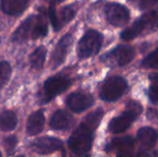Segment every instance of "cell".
<instances>
[{
  "instance_id": "8992f818",
  "label": "cell",
  "mask_w": 158,
  "mask_h": 157,
  "mask_svg": "<svg viewBox=\"0 0 158 157\" xmlns=\"http://www.w3.org/2000/svg\"><path fill=\"white\" fill-rule=\"evenodd\" d=\"M71 85V81L67 77L56 76L48 79L44 85L43 103L49 102L55 96L65 92Z\"/></svg>"
},
{
  "instance_id": "1f68e13d",
  "label": "cell",
  "mask_w": 158,
  "mask_h": 157,
  "mask_svg": "<svg viewBox=\"0 0 158 157\" xmlns=\"http://www.w3.org/2000/svg\"><path fill=\"white\" fill-rule=\"evenodd\" d=\"M18 157H24V156H18Z\"/></svg>"
},
{
  "instance_id": "3957f363",
  "label": "cell",
  "mask_w": 158,
  "mask_h": 157,
  "mask_svg": "<svg viewBox=\"0 0 158 157\" xmlns=\"http://www.w3.org/2000/svg\"><path fill=\"white\" fill-rule=\"evenodd\" d=\"M143 108L140 104L131 102L127 105V110L120 116L114 118L109 123V130L113 133H120L128 130L137 117L141 114Z\"/></svg>"
},
{
  "instance_id": "2e32d148",
  "label": "cell",
  "mask_w": 158,
  "mask_h": 157,
  "mask_svg": "<svg viewBox=\"0 0 158 157\" xmlns=\"http://www.w3.org/2000/svg\"><path fill=\"white\" fill-rule=\"evenodd\" d=\"M30 0H1V8L9 16L21 14L28 6Z\"/></svg>"
},
{
  "instance_id": "9c48e42d",
  "label": "cell",
  "mask_w": 158,
  "mask_h": 157,
  "mask_svg": "<svg viewBox=\"0 0 158 157\" xmlns=\"http://www.w3.org/2000/svg\"><path fill=\"white\" fill-rule=\"evenodd\" d=\"M32 149L40 155H49L63 148V143L56 138L42 137L36 139L31 144Z\"/></svg>"
},
{
  "instance_id": "cb8c5ba5",
  "label": "cell",
  "mask_w": 158,
  "mask_h": 157,
  "mask_svg": "<svg viewBox=\"0 0 158 157\" xmlns=\"http://www.w3.org/2000/svg\"><path fill=\"white\" fill-rule=\"evenodd\" d=\"M152 85L149 90V97L150 100L154 104L158 103V73H152L149 77Z\"/></svg>"
},
{
  "instance_id": "9a60e30c",
  "label": "cell",
  "mask_w": 158,
  "mask_h": 157,
  "mask_svg": "<svg viewBox=\"0 0 158 157\" xmlns=\"http://www.w3.org/2000/svg\"><path fill=\"white\" fill-rule=\"evenodd\" d=\"M35 19H36V17L33 15L28 17L14 31L12 35V40L14 42H23L27 40L30 35L31 37V32L33 30Z\"/></svg>"
},
{
  "instance_id": "484cf974",
  "label": "cell",
  "mask_w": 158,
  "mask_h": 157,
  "mask_svg": "<svg viewBox=\"0 0 158 157\" xmlns=\"http://www.w3.org/2000/svg\"><path fill=\"white\" fill-rule=\"evenodd\" d=\"M130 2L137 8L141 10H145L154 6L156 3H158V0H130Z\"/></svg>"
},
{
  "instance_id": "7c38bea8",
  "label": "cell",
  "mask_w": 158,
  "mask_h": 157,
  "mask_svg": "<svg viewBox=\"0 0 158 157\" xmlns=\"http://www.w3.org/2000/svg\"><path fill=\"white\" fill-rule=\"evenodd\" d=\"M138 140L141 143V152L139 154L140 157H144L145 151L152 148L157 141V131L150 127H143L138 131Z\"/></svg>"
},
{
  "instance_id": "4fadbf2b",
  "label": "cell",
  "mask_w": 158,
  "mask_h": 157,
  "mask_svg": "<svg viewBox=\"0 0 158 157\" xmlns=\"http://www.w3.org/2000/svg\"><path fill=\"white\" fill-rule=\"evenodd\" d=\"M135 56L134 49L129 45H119L110 52L108 57L112 58L118 66H126L131 62Z\"/></svg>"
},
{
  "instance_id": "ac0fdd59",
  "label": "cell",
  "mask_w": 158,
  "mask_h": 157,
  "mask_svg": "<svg viewBox=\"0 0 158 157\" xmlns=\"http://www.w3.org/2000/svg\"><path fill=\"white\" fill-rule=\"evenodd\" d=\"M47 16L44 9H41L38 16H36L35 23L31 32V38L33 40L44 37L47 33Z\"/></svg>"
},
{
  "instance_id": "4dcf8cb0",
  "label": "cell",
  "mask_w": 158,
  "mask_h": 157,
  "mask_svg": "<svg viewBox=\"0 0 158 157\" xmlns=\"http://www.w3.org/2000/svg\"><path fill=\"white\" fill-rule=\"evenodd\" d=\"M0 157H2V155H1V153H0Z\"/></svg>"
},
{
  "instance_id": "f1b7e54d",
  "label": "cell",
  "mask_w": 158,
  "mask_h": 157,
  "mask_svg": "<svg viewBox=\"0 0 158 157\" xmlns=\"http://www.w3.org/2000/svg\"><path fill=\"white\" fill-rule=\"evenodd\" d=\"M47 2H49L51 5H55V4H56V3H60V2H62V1H64V0H46Z\"/></svg>"
},
{
  "instance_id": "52a82bcc",
  "label": "cell",
  "mask_w": 158,
  "mask_h": 157,
  "mask_svg": "<svg viewBox=\"0 0 158 157\" xmlns=\"http://www.w3.org/2000/svg\"><path fill=\"white\" fill-rule=\"evenodd\" d=\"M105 11L108 22L115 27L124 26L130 20V11L121 4L109 3L106 5Z\"/></svg>"
},
{
  "instance_id": "ffe728a7",
  "label": "cell",
  "mask_w": 158,
  "mask_h": 157,
  "mask_svg": "<svg viewBox=\"0 0 158 157\" xmlns=\"http://www.w3.org/2000/svg\"><path fill=\"white\" fill-rule=\"evenodd\" d=\"M46 57V50L44 47L40 46L35 49L30 56V64L32 68L40 69L43 68Z\"/></svg>"
},
{
  "instance_id": "d6986e66",
  "label": "cell",
  "mask_w": 158,
  "mask_h": 157,
  "mask_svg": "<svg viewBox=\"0 0 158 157\" xmlns=\"http://www.w3.org/2000/svg\"><path fill=\"white\" fill-rule=\"evenodd\" d=\"M17 126V117L12 111H5L0 115V130L11 131Z\"/></svg>"
},
{
  "instance_id": "7a4b0ae2",
  "label": "cell",
  "mask_w": 158,
  "mask_h": 157,
  "mask_svg": "<svg viewBox=\"0 0 158 157\" xmlns=\"http://www.w3.org/2000/svg\"><path fill=\"white\" fill-rule=\"evenodd\" d=\"M158 28V10L148 12L142 16L131 27L124 30L120 37L125 41H131L140 35L143 31Z\"/></svg>"
},
{
  "instance_id": "603a6c76",
  "label": "cell",
  "mask_w": 158,
  "mask_h": 157,
  "mask_svg": "<svg viewBox=\"0 0 158 157\" xmlns=\"http://www.w3.org/2000/svg\"><path fill=\"white\" fill-rule=\"evenodd\" d=\"M11 76V67L8 62H0V90L7 83Z\"/></svg>"
},
{
  "instance_id": "277c9868",
  "label": "cell",
  "mask_w": 158,
  "mask_h": 157,
  "mask_svg": "<svg viewBox=\"0 0 158 157\" xmlns=\"http://www.w3.org/2000/svg\"><path fill=\"white\" fill-rule=\"evenodd\" d=\"M103 35L94 31H88L80 40L77 52L80 58H87L96 55L102 46Z\"/></svg>"
},
{
  "instance_id": "8fae6325",
  "label": "cell",
  "mask_w": 158,
  "mask_h": 157,
  "mask_svg": "<svg viewBox=\"0 0 158 157\" xmlns=\"http://www.w3.org/2000/svg\"><path fill=\"white\" fill-rule=\"evenodd\" d=\"M134 147V140L131 137L114 139L107 146V151L114 152L118 157H129Z\"/></svg>"
},
{
  "instance_id": "f546056e",
  "label": "cell",
  "mask_w": 158,
  "mask_h": 157,
  "mask_svg": "<svg viewBox=\"0 0 158 157\" xmlns=\"http://www.w3.org/2000/svg\"><path fill=\"white\" fill-rule=\"evenodd\" d=\"M150 157H158V151H156L152 154V155Z\"/></svg>"
},
{
  "instance_id": "5bb4252c",
  "label": "cell",
  "mask_w": 158,
  "mask_h": 157,
  "mask_svg": "<svg viewBox=\"0 0 158 157\" xmlns=\"http://www.w3.org/2000/svg\"><path fill=\"white\" fill-rule=\"evenodd\" d=\"M74 122V119L70 114L66 111H56L50 119V126L56 130H65L69 129Z\"/></svg>"
},
{
  "instance_id": "83f0119b",
  "label": "cell",
  "mask_w": 158,
  "mask_h": 157,
  "mask_svg": "<svg viewBox=\"0 0 158 157\" xmlns=\"http://www.w3.org/2000/svg\"><path fill=\"white\" fill-rule=\"evenodd\" d=\"M16 144H17V138L16 137L12 136V137H9L6 140H5V147H6V152L9 155H11L14 152Z\"/></svg>"
},
{
  "instance_id": "d4e9b609",
  "label": "cell",
  "mask_w": 158,
  "mask_h": 157,
  "mask_svg": "<svg viewBox=\"0 0 158 157\" xmlns=\"http://www.w3.org/2000/svg\"><path fill=\"white\" fill-rule=\"evenodd\" d=\"M142 65L146 68H158V48L143 59Z\"/></svg>"
},
{
  "instance_id": "ba28073f",
  "label": "cell",
  "mask_w": 158,
  "mask_h": 157,
  "mask_svg": "<svg viewBox=\"0 0 158 157\" xmlns=\"http://www.w3.org/2000/svg\"><path fill=\"white\" fill-rule=\"evenodd\" d=\"M94 102V97L90 93L83 92H76L69 94L66 101L68 107L76 113H81L88 109L93 105Z\"/></svg>"
},
{
  "instance_id": "5b68a950",
  "label": "cell",
  "mask_w": 158,
  "mask_h": 157,
  "mask_svg": "<svg viewBox=\"0 0 158 157\" xmlns=\"http://www.w3.org/2000/svg\"><path fill=\"white\" fill-rule=\"evenodd\" d=\"M128 85L126 81L119 77L115 76L107 79L100 90V97L106 102H114L118 100L126 91Z\"/></svg>"
},
{
  "instance_id": "44dd1931",
  "label": "cell",
  "mask_w": 158,
  "mask_h": 157,
  "mask_svg": "<svg viewBox=\"0 0 158 157\" xmlns=\"http://www.w3.org/2000/svg\"><path fill=\"white\" fill-rule=\"evenodd\" d=\"M75 16V9L72 6H66L62 8L57 14V21L59 30L66 24H68Z\"/></svg>"
},
{
  "instance_id": "4316f807",
  "label": "cell",
  "mask_w": 158,
  "mask_h": 157,
  "mask_svg": "<svg viewBox=\"0 0 158 157\" xmlns=\"http://www.w3.org/2000/svg\"><path fill=\"white\" fill-rule=\"evenodd\" d=\"M48 17L49 19L51 21V24L54 28V30L56 31H59V27H58V21H57V12L56 9L55 7V5H51L49 9H48Z\"/></svg>"
},
{
  "instance_id": "e0dca14e",
  "label": "cell",
  "mask_w": 158,
  "mask_h": 157,
  "mask_svg": "<svg viewBox=\"0 0 158 157\" xmlns=\"http://www.w3.org/2000/svg\"><path fill=\"white\" fill-rule=\"evenodd\" d=\"M44 126V116L42 112H34L32 113L27 121V133L31 136H34L39 134Z\"/></svg>"
},
{
  "instance_id": "7402d4cb",
  "label": "cell",
  "mask_w": 158,
  "mask_h": 157,
  "mask_svg": "<svg viewBox=\"0 0 158 157\" xmlns=\"http://www.w3.org/2000/svg\"><path fill=\"white\" fill-rule=\"evenodd\" d=\"M103 111L101 109H98L94 112H93L92 114L88 115L87 118L84 119L83 123H85L87 126H89L90 128H92L94 130L98 127V125L101 122V119L103 118Z\"/></svg>"
},
{
  "instance_id": "30bf717a",
  "label": "cell",
  "mask_w": 158,
  "mask_h": 157,
  "mask_svg": "<svg viewBox=\"0 0 158 157\" xmlns=\"http://www.w3.org/2000/svg\"><path fill=\"white\" fill-rule=\"evenodd\" d=\"M71 43H72V36L69 33L64 35L60 39L52 55L51 63L53 68H56L64 62L68 55V52L71 46Z\"/></svg>"
},
{
  "instance_id": "6da1fadb",
  "label": "cell",
  "mask_w": 158,
  "mask_h": 157,
  "mask_svg": "<svg viewBox=\"0 0 158 157\" xmlns=\"http://www.w3.org/2000/svg\"><path fill=\"white\" fill-rule=\"evenodd\" d=\"M93 132L94 130L82 122L69 137V149L78 155L89 153L93 144Z\"/></svg>"
}]
</instances>
